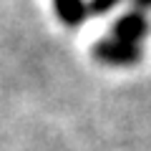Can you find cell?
<instances>
[{"instance_id": "6da1fadb", "label": "cell", "mask_w": 151, "mask_h": 151, "mask_svg": "<svg viewBox=\"0 0 151 151\" xmlns=\"http://www.w3.org/2000/svg\"><path fill=\"white\" fill-rule=\"evenodd\" d=\"M93 55L103 63H113V65H129L136 63L141 58V48L134 43H124V40H101L93 48Z\"/></svg>"}, {"instance_id": "3957f363", "label": "cell", "mask_w": 151, "mask_h": 151, "mask_svg": "<svg viewBox=\"0 0 151 151\" xmlns=\"http://www.w3.org/2000/svg\"><path fill=\"white\" fill-rule=\"evenodd\" d=\"M53 5L58 20L68 28L81 25L88 15V3H83V0H53Z\"/></svg>"}, {"instance_id": "5b68a950", "label": "cell", "mask_w": 151, "mask_h": 151, "mask_svg": "<svg viewBox=\"0 0 151 151\" xmlns=\"http://www.w3.org/2000/svg\"><path fill=\"white\" fill-rule=\"evenodd\" d=\"M134 5L141 10H151V0H134Z\"/></svg>"}, {"instance_id": "7a4b0ae2", "label": "cell", "mask_w": 151, "mask_h": 151, "mask_svg": "<svg viewBox=\"0 0 151 151\" xmlns=\"http://www.w3.org/2000/svg\"><path fill=\"white\" fill-rule=\"evenodd\" d=\"M146 33H149V23L141 13H129V15L119 18L116 25H113V38L116 40L134 43V45H139V40L146 38Z\"/></svg>"}, {"instance_id": "277c9868", "label": "cell", "mask_w": 151, "mask_h": 151, "mask_svg": "<svg viewBox=\"0 0 151 151\" xmlns=\"http://www.w3.org/2000/svg\"><path fill=\"white\" fill-rule=\"evenodd\" d=\"M121 0H91L88 3V13L91 15H106L111 8H116Z\"/></svg>"}]
</instances>
